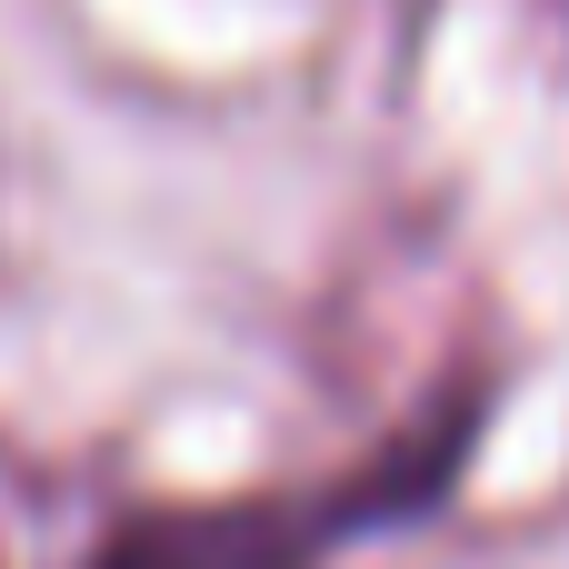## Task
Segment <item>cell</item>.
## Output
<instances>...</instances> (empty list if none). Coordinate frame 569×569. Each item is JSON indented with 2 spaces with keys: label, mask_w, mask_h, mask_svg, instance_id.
<instances>
[{
  "label": "cell",
  "mask_w": 569,
  "mask_h": 569,
  "mask_svg": "<svg viewBox=\"0 0 569 569\" xmlns=\"http://www.w3.org/2000/svg\"><path fill=\"white\" fill-rule=\"evenodd\" d=\"M480 430H490V380H450L410 430H390L350 470L290 490H230V500H120L80 569H330L360 540L450 510Z\"/></svg>",
  "instance_id": "1"
}]
</instances>
